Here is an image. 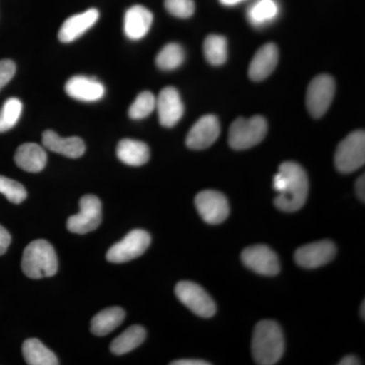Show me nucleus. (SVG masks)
<instances>
[{"instance_id":"nucleus-16","label":"nucleus","mask_w":365,"mask_h":365,"mask_svg":"<svg viewBox=\"0 0 365 365\" xmlns=\"http://www.w3.org/2000/svg\"><path fill=\"white\" fill-rule=\"evenodd\" d=\"M67 95L83 102H97L105 96V86L95 78L76 76L66 85Z\"/></svg>"},{"instance_id":"nucleus-4","label":"nucleus","mask_w":365,"mask_h":365,"mask_svg":"<svg viewBox=\"0 0 365 365\" xmlns=\"http://www.w3.org/2000/svg\"><path fill=\"white\" fill-rule=\"evenodd\" d=\"M268 131L265 118L253 116L246 119L240 117L230 125L228 143L235 150H248L265 138Z\"/></svg>"},{"instance_id":"nucleus-3","label":"nucleus","mask_w":365,"mask_h":365,"mask_svg":"<svg viewBox=\"0 0 365 365\" xmlns=\"http://www.w3.org/2000/svg\"><path fill=\"white\" fill-rule=\"evenodd\" d=\"M21 269L31 279L55 275L58 270V259L52 245L45 240L31 242L24 251Z\"/></svg>"},{"instance_id":"nucleus-33","label":"nucleus","mask_w":365,"mask_h":365,"mask_svg":"<svg viewBox=\"0 0 365 365\" xmlns=\"http://www.w3.org/2000/svg\"><path fill=\"white\" fill-rule=\"evenodd\" d=\"M11 242V237L7 230L0 225V256L6 254L9 245Z\"/></svg>"},{"instance_id":"nucleus-23","label":"nucleus","mask_w":365,"mask_h":365,"mask_svg":"<svg viewBox=\"0 0 365 365\" xmlns=\"http://www.w3.org/2000/svg\"><path fill=\"white\" fill-rule=\"evenodd\" d=\"M279 16V6L276 0H255L250 6L247 16L255 28L272 23Z\"/></svg>"},{"instance_id":"nucleus-5","label":"nucleus","mask_w":365,"mask_h":365,"mask_svg":"<svg viewBox=\"0 0 365 365\" xmlns=\"http://www.w3.org/2000/svg\"><path fill=\"white\" fill-rule=\"evenodd\" d=\"M365 163V133L352 132L341 141L335 153V165L341 173L355 172Z\"/></svg>"},{"instance_id":"nucleus-22","label":"nucleus","mask_w":365,"mask_h":365,"mask_svg":"<svg viewBox=\"0 0 365 365\" xmlns=\"http://www.w3.org/2000/svg\"><path fill=\"white\" fill-rule=\"evenodd\" d=\"M125 319V311L119 307H109L100 312L91 319V332L93 335H108L118 328Z\"/></svg>"},{"instance_id":"nucleus-24","label":"nucleus","mask_w":365,"mask_h":365,"mask_svg":"<svg viewBox=\"0 0 365 365\" xmlns=\"http://www.w3.org/2000/svg\"><path fill=\"white\" fill-rule=\"evenodd\" d=\"M23 355L26 364L30 365H57L59 360L56 355L48 349L40 340H26L23 345Z\"/></svg>"},{"instance_id":"nucleus-27","label":"nucleus","mask_w":365,"mask_h":365,"mask_svg":"<svg viewBox=\"0 0 365 365\" xmlns=\"http://www.w3.org/2000/svg\"><path fill=\"white\" fill-rule=\"evenodd\" d=\"M185 60V51L181 45L169 43L160 50L157 56V66L165 71H174L182 66Z\"/></svg>"},{"instance_id":"nucleus-17","label":"nucleus","mask_w":365,"mask_h":365,"mask_svg":"<svg viewBox=\"0 0 365 365\" xmlns=\"http://www.w3.org/2000/svg\"><path fill=\"white\" fill-rule=\"evenodd\" d=\"M98 9H91L67 19L59 30L58 38L62 43H71L90 30L98 20Z\"/></svg>"},{"instance_id":"nucleus-9","label":"nucleus","mask_w":365,"mask_h":365,"mask_svg":"<svg viewBox=\"0 0 365 365\" xmlns=\"http://www.w3.org/2000/svg\"><path fill=\"white\" fill-rule=\"evenodd\" d=\"M81 211L67 220V228L73 234L85 235L97 230L102 222V203L97 196L86 195L79 201Z\"/></svg>"},{"instance_id":"nucleus-29","label":"nucleus","mask_w":365,"mask_h":365,"mask_svg":"<svg viewBox=\"0 0 365 365\" xmlns=\"http://www.w3.org/2000/svg\"><path fill=\"white\" fill-rule=\"evenodd\" d=\"M157 106V98L153 93L145 91L139 93L133 104L129 108V117L133 120L144 119L155 111Z\"/></svg>"},{"instance_id":"nucleus-20","label":"nucleus","mask_w":365,"mask_h":365,"mask_svg":"<svg viewBox=\"0 0 365 365\" xmlns=\"http://www.w3.org/2000/svg\"><path fill=\"white\" fill-rule=\"evenodd\" d=\"M14 162L26 172L39 173L47 163V153L39 144L25 143L16 150Z\"/></svg>"},{"instance_id":"nucleus-32","label":"nucleus","mask_w":365,"mask_h":365,"mask_svg":"<svg viewBox=\"0 0 365 365\" xmlns=\"http://www.w3.org/2000/svg\"><path fill=\"white\" fill-rule=\"evenodd\" d=\"M16 71V63L13 60L4 59L0 61V90L11 81Z\"/></svg>"},{"instance_id":"nucleus-14","label":"nucleus","mask_w":365,"mask_h":365,"mask_svg":"<svg viewBox=\"0 0 365 365\" xmlns=\"http://www.w3.org/2000/svg\"><path fill=\"white\" fill-rule=\"evenodd\" d=\"M158 119L163 127L170 128L182 119L184 104L179 91L172 86L163 88L157 98Z\"/></svg>"},{"instance_id":"nucleus-12","label":"nucleus","mask_w":365,"mask_h":365,"mask_svg":"<svg viewBox=\"0 0 365 365\" xmlns=\"http://www.w3.org/2000/svg\"><path fill=\"white\" fill-rule=\"evenodd\" d=\"M337 248L331 241L312 242L300 247L295 252L294 259L297 265L307 269H314L326 265L335 258Z\"/></svg>"},{"instance_id":"nucleus-37","label":"nucleus","mask_w":365,"mask_h":365,"mask_svg":"<svg viewBox=\"0 0 365 365\" xmlns=\"http://www.w3.org/2000/svg\"><path fill=\"white\" fill-rule=\"evenodd\" d=\"M244 1L245 0H220V4L225 6H235Z\"/></svg>"},{"instance_id":"nucleus-10","label":"nucleus","mask_w":365,"mask_h":365,"mask_svg":"<svg viewBox=\"0 0 365 365\" xmlns=\"http://www.w3.org/2000/svg\"><path fill=\"white\" fill-rule=\"evenodd\" d=\"M195 205L204 222L209 225H220L230 215L227 197L213 190L200 192L196 196Z\"/></svg>"},{"instance_id":"nucleus-15","label":"nucleus","mask_w":365,"mask_h":365,"mask_svg":"<svg viewBox=\"0 0 365 365\" xmlns=\"http://www.w3.org/2000/svg\"><path fill=\"white\" fill-rule=\"evenodd\" d=\"M278 59L279 50L277 46L274 43L262 46L250 63V78L254 81H261L267 78L277 66Z\"/></svg>"},{"instance_id":"nucleus-26","label":"nucleus","mask_w":365,"mask_h":365,"mask_svg":"<svg viewBox=\"0 0 365 365\" xmlns=\"http://www.w3.org/2000/svg\"><path fill=\"white\" fill-rule=\"evenodd\" d=\"M204 55L209 63L220 66L227 59V41L220 35H209L204 41Z\"/></svg>"},{"instance_id":"nucleus-19","label":"nucleus","mask_w":365,"mask_h":365,"mask_svg":"<svg viewBox=\"0 0 365 365\" xmlns=\"http://www.w3.org/2000/svg\"><path fill=\"white\" fill-rule=\"evenodd\" d=\"M43 144L53 153H60L64 157L78 158L86 151L85 143L79 137H60L56 132L47 130L43 133Z\"/></svg>"},{"instance_id":"nucleus-35","label":"nucleus","mask_w":365,"mask_h":365,"mask_svg":"<svg viewBox=\"0 0 365 365\" xmlns=\"http://www.w3.org/2000/svg\"><path fill=\"white\" fill-rule=\"evenodd\" d=\"M172 365H209V362L199 359H181L170 362Z\"/></svg>"},{"instance_id":"nucleus-21","label":"nucleus","mask_w":365,"mask_h":365,"mask_svg":"<svg viewBox=\"0 0 365 365\" xmlns=\"http://www.w3.org/2000/svg\"><path fill=\"white\" fill-rule=\"evenodd\" d=\"M117 157L125 165L140 167L150 160V148L143 141L123 139L118 144Z\"/></svg>"},{"instance_id":"nucleus-25","label":"nucleus","mask_w":365,"mask_h":365,"mask_svg":"<svg viewBox=\"0 0 365 365\" xmlns=\"http://www.w3.org/2000/svg\"><path fill=\"white\" fill-rule=\"evenodd\" d=\"M145 338L146 331L143 327L137 325L129 327L126 331L113 341L110 349L116 355L126 354L143 344Z\"/></svg>"},{"instance_id":"nucleus-6","label":"nucleus","mask_w":365,"mask_h":365,"mask_svg":"<svg viewBox=\"0 0 365 365\" xmlns=\"http://www.w3.org/2000/svg\"><path fill=\"white\" fill-rule=\"evenodd\" d=\"M335 81L328 74H319L311 81L307 91L306 103L309 114L321 118L326 114L335 96Z\"/></svg>"},{"instance_id":"nucleus-2","label":"nucleus","mask_w":365,"mask_h":365,"mask_svg":"<svg viewBox=\"0 0 365 365\" xmlns=\"http://www.w3.org/2000/svg\"><path fill=\"white\" fill-rule=\"evenodd\" d=\"M252 352L257 364L273 365L279 361L284 353V338L276 322L265 319L256 326Z\"/></svg>"},{"instance_id":"nucleus-36","label":"nucleus","mask_w":365,"mask_h":365,"mask_svg":"<svg viewBox=\"0 0 365 365\" xmlns=\"http://www.w3.org/2000/svg\"><path fill=\"white\" fill-rule=\"evenodd\" d=\"M360 364H361V362H360L359 359L355 357L354 355H348V356L344 357V359L339 362V365H357Z\"/></svg>"},{"instance_id":"nucleus-8","label":"nucleus","mask_w":365,"mask_h":365,"mask_svg":"<svg viewBox=\"0 0 365 365\" xmlns=\"http://www.w3.org/2000/svg\"><path fill=\"white\" fill-rule=\"evenodd\" d=\"M150 241V235L145 230H132L121 242L110 248L107 253V260L120 264L138 258L148 249Z\"/></svg>"},{"instance_id":"nucleus-34","label":"nucleus","mask_w":365,"mask_h":365,"mask_svg":"<svg viewBox=\"0 0 365 365\" xmlns=\"http://www.w3.org/2000/svg\"><path fill=\"white\" fill-rule=\"evenodd\" d=\"M356 192L357 196L362 202L365 201V178L364 175L359 178L356 182Z\"/></svg>"},{"instance_id":"nucleus-28","label":"nucleus","mask_w":365,"mask_h":365,"mask_svg":"<svg viewBox=\"0 0 365 365\" xmlns=\"http://www.w3.org/2000/svg\"><path fill=\"white\" fill-rule=\"evenodd\" d=\"M23 104L19 98H11L6 101L0 111V133L11 130L20 120Z\"/></svg>"},{"instance_id":"nucleus-1","label":"nucleus","mask_w":365,"mask_h":365,"mask_svg":"<svg viewBox=\"0 0 365 365\" xmlns=\"http://www.w3.org/2000/svg\"><path fill=\"white\" fill-rule=\"evenodd\" d=\"M284 178V188L276 197V207L284 212H294L306 203L309 194V179L299 163L285 162L279 167Z\"/></svg>"},{"instance_id":"nucleus-38","label":"nucleus","mask_w":365,"mask_h":365,"mask_svg":"<svg viewBox=\"0 0 365 365\" xmlns=\"http://www.w3.org/2000/svg\"><path fill=\"white\" fill-rule=\"evenodd\" d=\"M365 304H364V302H362V304H361V309H360V312H361V313H360V314H361V317H362V319H365Z\"/></svg>"},{"instance_id":"nucleus-31","label":"nucleus","mask_w":365,"mask_h":365,"mask_svg":"<svg viewBox=\"0 0 365 365\" xmlns=\"http://www.w3.org/2000/svg\"><path fill=\"white\" fill-rule=\"evenodd\" d=\"M165 6L172 16L188 19L195 11L194 0H165Z\"/></svg>"},{"instance_id":"nucleus-30","label":"nucleus","mask_w":365,"mask_h":365,"mask_svg":"<svg viewBox=\"0 0 365 365\" xmlns=\"http://www.w3.org/2000/svg\"><path fill=\"white\" fill-rule=\"evenodd\" d=\"M0 193L4 194L7 200L14 204L24 202L28 196L25 187L21 182L4 176H0Z\"/></svg>"},{"instance_id":"nucleus-11","label":"nucleus","mask_w":365,"mask_h":365,"mask_svg":"<svg viewBox=\"0 0 365 365\" xmlns=\"http://www.w3.org/2000/svg\"><path fill=\"white\" fill-rule=\"evenodd\" d=\"M242 261L247 267L261 275H277L280 271L277 255L264 245H257L245 249L242 253Z\"/></svg>"},{"instance_id":"nucleus-13","label":"nucleus","mask_w":365,"mask_h":365,"mask_svg":"<svg viewBox=\"0 0 365 365\" xmlns=\"http://www.w3.org/2000/svg\"><path fill=\"white\" fill-rule=\"evenodd\" d=\"M220 134V123L215 115L201 117L190 129L186 144L191 150H205L217 140Z\"/></svg>"},{"instance_id":"nucleus-7","label":"nucleus","mask_w":365,"mask_h":365,"mask_svg":"<svg viewBox=\"0 0 365 365\" xmlns=\"http://www.w3.org/2000/svg\"><path fill=\"white\" fill-rule=\"evenodd\" d=\"M175 292L180 302L197 316L202 318H211L215 316V302L211 299L210 295L196 283L181 281L178 283Z\"/></svg>"},{"instance_id":"nucleus-18","label":"nucleus","mask_w":365,"mask_h":365,"mask_svg":"<svg viewBox=\"0 0 365 365\" xmlns=\"http://www.w3.org/2000/svg\"><path fill=\"white\" fill-rule=\"evenodd\" d=\"M153 16L150 9L143 6H134L124 16V33L130 40H140L150 32Z\"/></svg>"}]
</instances>
